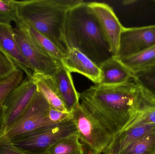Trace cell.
I'll list each match as a JSON object with an SVG mask.
<instances>
[{
	"label": "cell",
	"mask_w": 155,
	"mask_h": 154,
	"mask_svg": "<svg viewBox=\"0 0 155 154\" xmlns=\"http://www.w3.org/2000/svg\"><path fill=\"white\" fill-rule=\"evenodd\" d=\"M50 105L38 90L15 124L0 137V144L6 143L15 136L54 124L49 119Z\"/></svg>",
	"instance_id": "obj_6"
},
{
	"label": "cell",
	"mask_w": 155,
	"mask_h": 154,
	"mask_svg": "<svg viewBox=\"0 0 155 154\" xmlns=\"http://www.w3.org/2000/svg\"><path fill=\"white\" fill-rule=\"evenodd\" d=\"M32 79L36 85L37 90L43 96L51 107L59 111L68 112L51 76L35 72Z\"/></svg>",
	"instance_id": "obj_17"
},
{
	"label": "cell",
	"mask_w": 155,
	"mask_h": 154,
	"mask_svg": "<svg viewBox=\"0 0 155 154\" xmlns=\"http://www.w3.org/2000/svg\"><path fill=\"white\" fill-rule=\"evenodd\" d=\"M141 89L135 82L96 84L79 93L80 99L114 136L127 124L136 109Z\"/></svg>",
	"instance_id": "obj_1"
},
{
	"label": "cell",
	"mask_w": 155,
	"mask_h": 154,
	"mask_svg": "<svg viewBox=\"0 0 155 154\" xmlns=\"http://www.w3.org/2000/svg\"><path fill=\"white\" fill-rule=\"evenodd\" d=\"M18 20L17 1L0 0V23L11 24Z\"/></svg>",
	"instance_id": "obj_24"
},
{
	"label": "cell",
	"mask_w": 155,
	"mask_h": 154,
	"mask_svg": "<svg viewBox=\"0 0 155 154\" xmlns=\"http://www.w3.org/2000/svg\"><path fill=\"white\" fill-rule=\"evenodd\" d=\"M155 129V124H152L139 126L122 131L117 135L112 145L104 153L118 154L122 150Z\"/></svg>",
	"instance_id": "obj_16"
},
{
	"label": "cell",
	"mask_w": 155,
	"mask_h": 154,
	"mask_svg": "<svg viewBox=\"0 0 155 154\" xmlns=\"http://www.w3.org/2000/svg\"><path fill=\"white\" fill-rule=\"evenodd\" d=\"M118 154H155V129Z\"/></svg>",
	"instance_id": "obj_21"
},
{
	"label": "cell",
	"mask_w": 155,
	"mask_h": 154,
	"mask_svg": "<svg viewBox=\"0 0 155 154\" xmlns=\"http://www.w3.org/2000/svg\"><path fill=\"white\" fill-rule=\"evenodd\" d=\"M24 25L27 29L30 37L38 48L45 54L56 61L58 65H62V60L66 54L61 51L51 41L41 34L35 29L25 24Z\"/></svg>",
	"instance_id": "obj_18"
},
{
	"label": "cell",
	"mask_w": 155,
	"mask_h": 154,
	"mask_svg": "<svg viewBox=\"0 0 155 154\" xmlns=\"http://www.w3.org/2000/svg\"><path fill=\"white\" fill-rule=\"evenodd\" d=\"M155 45V25L134 28L124 27L115 58L120 60L140 53Z\"/></svg>",
	"instance_id": "obj_9"
},
{
	"label": "cell",
	"mask_w": 155,
	"mask_h": 154,
	"mask_svg": "<svg viewBox=\"0 0 155 154\" xmlns=\"http://www.w3.org/2000/svg\"><path fill=\"white\" fill-rule=\"evenodd\" d=\"M4 119V109L3 106L0 107V137L2 135Z\"/></svg>",
	"instance_id": "obj_28"
},
{
	"label": "cell",
	"mask_w": 155,
	"mask_h": 154,
	"mask_svg": "<svg viewBox=\"0 0 155 154\" xmlns=\"http://www.w3.org/2000/svg\"><path fill=\"white\" fill-rule=\"evenodd\" d=\"M72 114L78 138L90 152L100 154L112 145L114 136L84 103H79Z\"/></svg>",
	"instance_id": "obj_5"
},
{
	"label": "cell",
	"mask_w": 155,
	"mask_h": 154,
	"mask_svg": "<svg viewBox=\"0 0 155 154\" xmlns=\"http://www.w3.org/2000/svg\"><path fill=\"white\" fill-rule=\"evenodd\" d=\"M99 68L102 74L99 85H120L129 82L133 77L132 72L115 57H112L103 62Z\"/></svg>",
	"instance_id": "obj_14"
},
{
	"label": "cell",
	"mask_w": 155,
	"mask_h": 154,
	"mask_svg": "<svg viewBox=\"0 0 155 154\" xmlns=\"http://www.w3.org/2000/svg\"><path fill=\"white\" fill-rule=\"evenodd\" d=\"M88 5L99 21L113 57H116L124 26L120 23L113 8L107 4L92 2H88Z\"/></svg>",
	"instance_id": "obj_10"
},
{
	"label": "cell",
	"mask_w": 155,
	"mask_h": 154,
	"mask_svg": "<svg viewBox=\"0 0 155 154\" xmlns=\"http://www.w3.org/2000/svg\"><path fill=\"white\" fill-rule=\"evenodd\" d=\"M82 0L17 1V16L22 23L35 29L66 54L64 26L68 11Z\"/></svg>",
	"instance_id": "obj_3"
},
{
	"label": "cell",
	"mask_w": 155,
	"mask_h": 154,
	"mask_svg": "<svg viewBox=\"0 0 155 154\" xmlns=\"http://www.w3.org/2000/svg\"><path fill=\"white\" fill-rule=\"evenodd\" d=\"M133 74L155 66V45L134 56L120 60Z\"/></svg>",
	"instance_id": "obj_19"
},
{
	"label": "cell",
	"mask_w": 155,
	"mask_h": 154,
	"mask_svg": "<svg viewBox=\"0 0 155 154\" xmlns=\"http://www.w3.org/2000/svg\"><path fill=\"white\" fill-rule=\"evenodd\" d=\"M62 63L71 73L82 74L95 85L101 82L102 74L99 67L77 49L69 48Z\"/></svg>",
	"instance_id": "obj_12"
},
{
	"label": "cell",
	"mask_w": 155,
	"mask_h": 154,
	"mask_svg": "<svg viewBox=\"0 0 155 154\" xmlns=\"http://www.w3.org/2000/svg\"><path fill=\"white\" fill-rule=\"evenodd\" d=\"M77 133L74 122L70 119L21 134L6 143L25 154H48L50 146L57 140Z\"/></svg>",
	"instance_id": "obj_4"
},
{
	"label": "cell",
	"mask_w": 155,
	"mask_h": 154,
	"mask_svg": "<svg viewBox=\"0 0 155 154\" xmlns=\"http://www.w3.org/2000/svg\"><path fill=\"white\" fill-rule=\"evenodd\" d=\"M51 77L67 112L72 113L79 104L80 95L75 89L71 72L60 65Z\"/></svg>",
	"instance_id": "obj_13"
},
{
	"label": "cell",
	"mask_w": 155,
	"mask_h": 154,
	"mask_svg": "<svg viewBox=\"0 0 155 154\" xmlns=\"http://www.w3.org/2000/svg\"><path fill=\"white\" fill-rule=\"evenodd\" d=\"M133 79L141 90L155 98V66L134 73Z\"/></svg>",
	"instance_id": "obj_22"
},
{
	"label": "cell",
	"mask_w": 155,
	"mask_h": 154,
	"mask_svg": "<svg viewBox=\"0 0 155 154\" xmlns=\"http://www.w3.org/2000/svg\"><path fill=\"white\" fill-rule=\"evenodd\" d=\"M64 37L68 49H77L98 67L113 57L99 21L88 2L83 1L68 11Z\"/></svg>",
	"instance_id": "obj_2"
},
{
	"label": "cell",
	"mask_w": 155,
	"mask_h": 154,
	"mask_svg": "<svg viewBox=\"0 0 155 154\" xmlns=\"http://www.w3.org/2000/svg\"><path fill=\"white\" fill-rule=\"evenodd\" d=\"M18 69L11 60L0 52V81L6 79Z\"/></svg>",
	"instance_id": "obj_25"
},
{
	"label": "cell",
	"mask_w": 155,
	"mask_h": 154,
	"mask_svg": "<svg viewBox=\"0 0 155 154\" xmlns=\"http://www.w3.org/2000/svg\"><path fill=\"white\" fill-rule=\"evenodd\" d=\"M0 52L25 73L28 79H32V70L16 42L14 28L11 24L0 23Z\"/></svg>",
	"instance_id": "obj_11"
},
{
	"label": "cell",
	"mask_w": 155,
	"mask_h": 154,
	"mask_svg": "<svg viewBox=\"0 0 155 154\" xmlns=\"http://www.w3.org/2000/svg\"><path fill=\"white\" fill-rule=\"evenodd\" d=\"M152 124H155V98L141 90L134 112L121 132L139 126Z\"/></svg>",
	"instance_id": "obj_15"
},
{
	"label": "cell",
	"mask_w": 155,
	"mask_h": 154,
	"mask_svg": "<svg viewBox=\"0 0 155 154\" xmlns=\"http://www.w3.org/2000/svg\"><path fill=\"white\" fill-rule=\"evenodd\" d=\"M83 154H94L93 153L89 151V152H84V153Z\"/></svg>",
	"instance_id": "obj_29"
},
{
	"label": "cell",
	"mask_w": 155,
	"mask_h": 154,
	"mask_svg": "<svg viewBox=\"0 0 155 154\" xmlns=\"http://www.w3.org/2000/svg\"><path fill=\"white\" fill-rule=\"evenodd\" d=\"M24 72L18 69L6 79L0 81V107L8 94L18 86L23 80Z\"/></svg>",
	"instance_id": "obj_23"
},
{
	"label": "cell",
	"mask_w": 155,
	"mask_h": 154,
	"mask_svg": "<svg viewBox=\"0 0 155 154\" xmlns=\"http://www.w3.org/2000/svg\"><path fill=\"white\" fill-rule=\"evenodd\" d=\"M48 117L53 123L57 124L68 119H72V113L59 111L50 106Z\"/></svg>",
	"instance_id": "obj_26"
},
{
	"label": "cell",
	"mask_w": 155,
	"mask_h": 154,
	"mask_svg": "<svg viewBox=\"0 0 155 154\" xmlns=\"http://www.w3.org/2000/svg\"><path fill=\"white\" fill-rule=\"evenodd\" d=\"M14 28L15 38L24 58L29 62L33 73H42L51 76L59 65L45 54L30 37L24 24L18 20Z\"/></svg>",
	"instance_id": "obj_7"
},
{
	"label": "cell",
	"mask_w": 155,
	"mask_h": 154,
	"mask_svg": "<svg viewBox=\"0 0 155 154\" xmlns=\"http://www.w3.org/2000/svg\"><path fill=\"white\" fill-rule=\"evenodd\" d=\"M154 2L155 3V1H154Z\"/></svg>",
	"instance_id": "obj_30"
},
{
	"label": "cell",
	"mask_w": 155,
	"mask_h": 154,
	"mask_svg": "<svg viewBox=\"0 0 155 154\" xmlns=\"http://www.w3.org/2000/svg\"><path fill=\"white\" fill-rule=\"evenodd\" d=\"M79 140L77 133L57 140L50 146L48 154H83L84 145Z\"/></svg>",
	"instance_id": "obj_20"
},
{
	"label": "cell",
	"mask_w": 155,
	"mask_h": 154,
	"mask_svg": "<svg viewBox=\"0 0 155 154\" xmlns=\"http://www.w3.org/2000/svg\"><path fill=\"white\" fill-rule=\"evenodd\" d=\"M0 154H25L14 148L9 143H3L0 144Z\"/></svg>",
	"instance_id": "obj_27"
},
{
	"label": "cell",
	"mask_w": 155,
	"mask_h": 154,
	"mask_svg": "<svg viewBox=\"0 0 155 154\" xmlns=\"http://www.w3.org/2000/svg\"><path fill=\"white\" fill-rule=\"evenodd\" d=\"M37 91L34 81L26 77L8 94L3 103L4 119L1 137L17 122Z\"/></svg>",
	"instance_id": "obj_8"
}]
</instances>
